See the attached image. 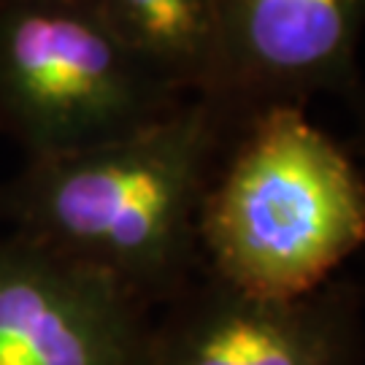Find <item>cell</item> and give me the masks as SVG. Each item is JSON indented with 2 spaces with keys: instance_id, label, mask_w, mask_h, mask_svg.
<instances>
[{
  "instance_id": "8992f818",
  "label": "cell",
  "mask_w": 365,
  "mask_h": 365,
  "mask_svg": "<svg viewBox=\"0 0 365 365\" xmlns=\"http://www.w3.org/2000/svg\"><path fill=\"white\" fill-rule=\"evenodd\" d=\"M365 0H220V63L209 101L244 122L274 103L357 87Z\"/></svg>"
},
{
  "instance_id": "52a82bcc",
  "label": "cell",
  "mask_w": 365,
  "mask_h": 365,
  "mask_svg": "<svg viewBox=\"0 0 365 365\" xmlns=\"http://www.w3.org/2000/svg\"><path fill=\"white\" fill-rule=\"evenodd\" d=\"M138 60L184 98H209L220 63V0H92Z\"/></svg>"
},
{
  "instance_id": "7a4b0ae2",
  "label": "cell",
  "mask_w": 365,
  "mask_h": 365,
  "mask_svg": "<svg viewBox=\"0 0 365 365\" xmlns=\"http://www.w3.org/2000/svg\"><path fill=\"white\" fill-rule=\"evenodd\" d=\"M203 271L262 298H300L365 247V173L303 103L233 130L197 220Z\"/></svg>"
},
{
  "instance_id": "277c9868",
  "label": "cell",
  "mask_w": 365,
  "mask_h": 365,
  "mask_svg": "<svg viewBox=\"0 0 365 365\" xmlns=\"http://www.w3.org/2000/svg\"><path fill=\"white\" fill-rule=\"evenodd\" d=\"M149 365H365L363 289L341 274L300 298H262L200 271L155 314Z\"/></svg>"
},
{
  "instance_id": "6da1fadb",
  "label": "cell",
  "mask_w": 365,
  "mask_h": 365,
  "mask_svg": "<svg viewBox=\"0 0 365 365\" xmlns=\"http://www.w3.org/2000/svg\"><path fill=\"white\" fill-rule=\"evenodd\" d=\"M238 125L209 98H184L125 138L25 160L0 184V222L114 279L157 314L203 271L197 220Z\"/></svg>"
},
{
  "instance_id": "5b68a950",
  "label": "cell",
  "mask_w": 365,
  "mask_h": 365,
  "mask_svg": "<svg viewBox=\"0 0 365 365\" xmlns=\"http://www.w3.org/2000/svg\"><path fill=\"white\" fill-rule=\"evenodd\" d=\"M155 312L22 233L0 235V365H149Z\"/></svg>"
},
{
  "instance_id": "3957f363",
  "label": "cell",
  "mask_w": 365,
  "mask_h": 365,
  "mask_svg": "<svg viewBox=\"0 0 365 365\" xmlns=\"http://www.w3.org/2000/svg\"><path fill=\"white\" fill-rule=\"evenodd\" d=\"M182 101L92 0H0V133L25 160L125 138Z\"/></svg>"
}]
</instances>
